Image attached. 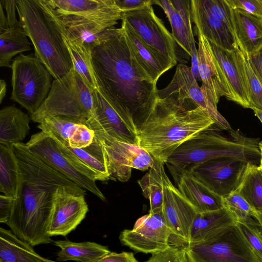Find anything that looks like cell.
Here are the masks:
<instances>
[{
    "label": "cell",
    "instance_id": "1",
    "mask_svg": "<svg viewBox=\"0 0 262 262\" xmlns=\"http://www.w3.org/2000/svg\"><path fill=\"white\" fill-rule=\"evenodd\" d=\"M98 91L122 116L132 121L155 102L158 89L133 58L123 28L112 27L91 48Z\"/></svg>",
    "mask_w": 262,
    "mask_h": 262
},
{
    "label": "cell",
    "instance_id": "2",
    "mask_svg": "<svg viewBox=\"0 0 262 262\" xmlns=\"http://www.w3.org/2000/svg\"><path fill=\"white\" fill-rule=\"evenodd\" d=\"M24 181L9 221L12 232L32 247L52 241L49 229L54 194L64 187L77 195L85 189L33 154L22 142L13 144Z\"/></svg>",
    "mask_w": 262,
    "mask_h": 262
},
{
    "label": "cell",
    "instance_id": "3",
    "mask_svg": "<svg viewBox=\"0 0 262 262\" xmlns=\"http://www.w3.org/2000/svg\"><path fill=\"white\" fill-rule=\"evenodd\" d=\"M134 121L138 145L164 164L182 143L214 125L192 101L171 96H157L152 105Z\"/></svg>",
    "mask_w": 262,
    "mask_h": 262
},
{
    "label": "cell",
    "instance_id": "4",
    "mask_svg": "<svg viewBox=\"0 0 262 262\" xmlns=\"http://www.w3.org/2000/svg\"><path fill=\"white\" fill-rule=\"evenodd\" d=\"M16 9L35 55L53 78L59 79L73 70L72 57L63 39L66 28L49 0H17Z\"/></svg>",
    "mask_w": 262,
    "mask_h": 262
},
{
    "label": "cell",
    "instance_id": "5",
    "mask_svg": "<svg viewBox=\"0 0 262 262\" xmlns=\"http://www.w3.org/2000/svg\"><path fill=\"white\" fill-rule=\"evenodd\" d=\"M259 139L248 137L231 129L227 135L210 128L185 141L167 159L165 164L176 180L184 171L211 159L229 157L258 165Z\"/></svg>",
    "mask_w": 262,
    "mask_h": 262
},
{
    "label": "cell",
    "instance_id": "6",
    "mask_svg": "<svg viewBox=\"0 0 262 262\" xmlns=\"http://www.w3.org/2000/svg\"><path fill=\"white\" fill-rule=\"evenodd\" d=\"M93 92L73 69L53 80L47 98L30 115L31 120L39 124L46 118L52 117L85 125L93 111Z\"/></svg>",
    "mask_w": 262,
    "mask_h": 262
},
{
    "label": "cell",
    "instance_id": "7",
    "mask_svg": "<svg viewBox=\"0 0 262 262\" xmlns=\"http://www.w3.org/2000/svg\"><path fill=\"white\" fill-rule=\"evenodd\" d=\"M11 99L34 114L47 98L52 76L34 53L19 54L12 61Z\"/></svg>",
    "mask_w": 262,
    "mask_h": 262
},
{
    "label": "cell",
    "instance_id": "8",
    "mask_svg": "<svg viewBox=\"0 0 262 262\" xmlns=\"http://www.w3.org/2000/svg\"><path fill=\"white\" fill-rule=\"evenodd\" d=\"M191 21L196 33L229 51L238 49L234 34L232 8L226 0H191Z\"/></svg>",
    "mask_w": 262,
    "mask_h": 262
},
{
    "label": "cell",
    "instance_id": "9",
    "mask_svg": "<svg viewBox=\"0 0 262 262\" xmlns=\"http://www.w3.org/2000/svg\"><path fill=\"white\" fill-rule=\"evenodd\" d=\"M184 249L189 262H262L236 224L209 241Z\"/></svg>",
    "mask_w": 262,
    "mask_h": 262
},
{
    "label": "cell",
    "instance_id": "10",
    "mask_svg": "<svg viewBox=\"0 0 262 262\" xmlns=\"http://www.w3.org/2000/svg\"><path fill=\"white\" fill-rule=\"evenodd\" d=\"M141 40L156 54L174 66L177 63L176 42L155 13L152 4L122 13V19Z\"/></svg>",
    "mask_w": 262,
    "mask_h": 262
},
{
    "label": "cell",
    "instance_id": "11",
    "mask_svg": "<svg viewBox=\"0 0 262 262\" xmlns=\"http://www.w3.org/2000/svg\"><path fill=\"white\" fill-rule=\"evenodd\" d=\"M95 135L102 146L112 180L126 182L131 177L132 168L145 171L154 166L155 159L138 144L121 141L105 134Z\"/></svg>",
    "mask_w": 262,
    "mask_h": 262
},
{
    "label": "cell",
    "instance_id": "12",
    "mask_svg": "<svg viewBox=\"0 0 262 262\" xmlns=\"http://www.w3.org/2000/svg\"><path fill=\"white\" fill-rule=\"evenodd\" d=\"M170 231L163 210L138 219L132 229L120 232L121 243L136 252L154 254L170 247Z\"/></svg>",
    "mask_w": 262,
    "mask_h": 262
},
{
    "label": "cell",
    "instance_id": "13",
    "mask_svg": "<svg viewBox=\"0 0 262 262\" xmlns=\"http://www.w3.org/2000/svg\"><path fill=\"white\" fill-rule=\"evenodd\" d=\"M63 24L92 23L107 28L122 20L115 0H49Z\"/></svg>",
    "mask_w": 262,
    "mask_h": 262
},
{
    "label": "cell",
    "instance_id": "14",
    "mask_svg": "<svg viewBox=\"0 0 262 262\" xmlns=\"http://www.w3.org/2000/svg\"><path fill=\"white\" fill-rule=\"evenodd\" d=\"M163 211L170 231L171 246L185 248L197 211L171 183L165 171L162 174Z\"/></svg>",
    "mask_w": 262,
    "mask_h": 262
},
{
    "label": "cell",
    "instance_id": "15",
    "mask_svg": "<svg viewBox=\"0 0 262 262\" xmlns=\"http://www.w3.org/2000/svg\"><path fill=\"white\" fill-rule=\"evenodd\" d=\"M247 163L233 158L222 157L195 165L186 170L223 198L236 189Z\"/></svg>",
    "mask_w": 262,
    "mask_h": 262
},
{
    "label": "cell",
    "instance_id": "16",
    "mask_svg": "<svg viewBox=\"0 0 262 262\" xmlns=\"http://www.w3.org/2000/svg\"><path fill=\"white\" fill-rule=\"evenodd\" d=\"M158 97L173 96L178 99H189L200 107L214 122L216 128L228 130L230 124L205 96L192 74L190 67L180 63L170 83L164 89L158 90Z\"/></svg>",
    "mask_w": 262,
    "mask_h": 262
},
{
    "label": "cell",
    "instance_id": "17",
    "mask_svg": "<svg viewBox=\"0 0 262 262\" xmlns=\"http://www.w3.org/2000/svg\"><path fill=\"white\" fill-rule=\"evenodd\" d=\"M26 144L33 154L49 166L81 188L90 191L102 201L105 200L96 182L77 171L60 151L55 141L49 135L41 131L31 136Z\"/></svg>",
    "mask_w": 262,
    "mask_h": 262
},
{
    "label": "cell",
    "instance_id": "18",
    "mask_svg": "<svg viewBox=\"0 0 262 262\" xmlns=\"http://www.w3.org/2000/svg\"><path fill=\"white\" fill-rule=\"evenodd\" d=\"M93 95V111L85 125L95 134H105L121 141L138 144L134 122L116 111L98 90L94 91Z\"/></svg>",
    "mask_w": 262,
    "mask_h": 262
},
{
    "label": "cell",
    "instance_id": "19",
    "mask_svg": "<svg viewBox=\"0 0 262 262\" xmlns=\"http://www.w3.org/2000/svg\"><path fill=\"white\" fill-rule=\"evenodd\" d=\"M84 196L64 187L56 190L48 231L51 237L66 236L80 224L89 211Z\"/></svg>",
    "mask_w": 262,
    "mask_h": 262
},
{
    "label": "cell",
    "instance_id": "20",
    "mask_svg": "<svg viewBox=\"0 0 262 262\" xmlns=\"http://www.w3.org/2000/svg\"><path fill=\"white\" fill-rule=\"evenodd\" d=\"M226 80L231 100L245 108L251 109L250 88L245 66V56L239 49L229 51L210 42Z\"/></svg>",
    "mask_w": 262,
    "mask_h": 262
},
{
    "label": "cell",
    "instance_id": "21",
    "mask_svg": "<svg viewBox=\"0 0 262 262\" xmlns=\"http://www.w3.org/2000/svg\"><path fill=\"white\" fill-rule=\"evenodd\" d=\"M201 88L207 99L215 107L220 99L225 96L231 100V95L220 66L213 54L209 40L201 33H196Z\"/></svg>",
    "mask_w": 262,
    "mask_h": 262
},
{
    "label": "cell",
    "instance_id": "22",
    "mask_svg": "<svg viewBox=\"0 0 262 262\" xmlns=\"http://www.w3.org/2000/svg\"><path fill=\"white\" fill-rule=\"evenodd\" d=\"M174 181L180 192L198 213L224 207L223 198L209 189L189 171H184Z\"/></svg>",
    "mask_w": 262,
    "mask_h": 262
},
{
    "label": "cell",
    "instance_id": "23",
    "mask_svg": "<svg viewBox=\"0 0 262 262\" xmlns=\"http://www.w3.org/2000/svg\"><path fill=\"white\" fill-rule=\"evenodd\" d=\"M234 34L245 57L262 49V18L239 9H232Z\"/></svg>",
    "mask_w": 262,
    "mask_h": 262
},
{
    "label": "cell",
    "instance_id": "24",
    "mask_svg": "<svg viewBox=\"0 0 262 262\" xmlns=\"http://www.w3.org/2000/svg\"><path fill=\"white\" fill-rule=\"evenodd\" d=\"M121 27L124 30L133 58L141 69L157 83L160 77L174 65L156 54L124 20H122Z\"/></svg>",
    "mask_w": 262,
    "mask_h": 262
},
{
    "label": "cell",
    "instance_id": "25",
    "mask_svg": "<svg viewBox=\"0 0 262 262\" xmlns=\"http://www.w3.org/2000/svg\"><path fill=\"white\" fill-rule=\"evenodd\" d=\"M236 221L224 207L214 211L197 213L191 227L188 245L212 239L225 228L235 224Z\"/></svg>",
    "mask_w": 262,
    "mask_h": 262
},
{
    "label": "cell",
    "instance_id": "26",
    "mask_svg": "<svg viewBox=\"0 0 262 262\" xmlns=\"http://www.w3.org/2000/svg\"><path fill=\"white\" fill-rule=\"evenodd\" d=\"M29 116L14 105L0 111V144H14L21 142L30 130Z\"/></svg>",
    "mask_w": 262,
    "mask_h": 262
},
{
    "label": "cell",
    "instance_id": "27",
    "mask_svg": "<svg viewBox=\"0 0 262 262\" xmlns=\"http://www.w3.org/2000/svg\"><path fill=\"white\" fill-rule=\"evenodd\" d=\"M23 181L13 145L0 144V191L16 199Z\"/></svg>",
    "mask_w": 262,
    "mask_h": 262
},
{
    "label": "cell",
    "instance_id": "28",
    "mask_svg": "<svg viewBox=\"0 0 262 262\" xmlns=\"http://www.w3.org/2000/svg\"><path fill=\"white\" fill-rule=\"evenodd\" d=\"M0 262H55L42 257L11 230L0 228Z\"/></svg>",
    "mask_w": 262,
    "mask_h": 262
},
{
    "label": "cell",
    "instance_id": "29",
    "mask_svg": "<svg viewBox=\"0 0 262 262\" xmlns=\"http://www.w3.org/2000/svg\"><path fill=\"white\" fill-rule=\"evenodd\" d=\"M60 248L57 254L58 261L96 262L110 253L107 246L95 242H73L68 240L53 241Z\"/></svg>",
    "mask_w": 262,
    "mask_h": 262
},
{
    "label": "cell",
    "instance_id": "30",
    "mask_svg": "<svg viewBox=\"0 0 262 262\" xmlns=\"http://www.w3.org/2000/svg\"><path fill=\"white\" fill-rule=\"evenodd\" d=\"M19 21L13 27L0 32V67L11 68L12 58L31 50V43Z\"/></svg>",
    "mask_w": 262,
    "mask_h": 262
},
{
    "label": "cell",
    "instance_id": "31",
    "mask_svg": "<svg viewBox=\"0 0 262 262\" xmlns=\"http://www.w3.org/2000/svg\"><path fill=\"white\" fill-rule=\"evenodd\" d=\"M164 163L155 160V164L142 178L138 180L145 198L150 203L149 212L158 213L163 210V186L162 174Z\"/></svg>",
    "mask_w": 262,
    "mask_h": 262
},
{
    "label": "cell",
    "instance_id": "32",
    "mask_svg": "<svg viewBox=\"0 0 262 262\" xmlns=\"http://www.w3.org/2000/svg\"><path fill=\"white\" fill-rule=\"evenodd\" d=\"M63 39L72 57L74 70L94 92L98 87L91 61V48L77 39Z\"/></svg>",
    "mask_w": 262,
    "mask_h": 262
},
{
    "label": "cell",
    "instance_id": "33",
    "mask_svg": "<svg viewBox=\"0 0 262 262\" xmlns=\"http://www.w3.org/2000/svg\"><path fill=\"white\" fill-rule=\"evenodd\" d=\"M234 191L254 210H262V172L258 165L247 163L240 183Z\"/></svg>",
    "mask_w": 262,
    "mask_h": 262
},
{
    "label": "cell",
    "instance_id": "34",
    "mask_svg": "<svg viewBox=\"0 0 262 262\" xmlns=\"http://www.w3.org/2000/svg\"><path fill=\"white\" fill-rule=\"evenodd\" d=\"M152 2L163 10L171 25L172 34L176 43L190 56V44L187 28L171 0H153Z\"/></svg>",
    "mask_w": 262,
    "mask_h": 262
},
{
    "label": "cell",
    "instance_id": "35",
    "mask_svg": "<svg viewBox=\"0 0 262 262\" xmlns=\"http://www.w3.org/2000/svg\"><path fill=\"white\" fill-rule=\"evenodd\" d=\"M236 225L253 252L262 261V227L254 217L236 221Z\"/></svg>",
    "mask_w": 262,
    "mask_h": 262
},
{
    "label": "cell",
    "instance_id": "36",
    "mask_svg": "<svg viewBox=\"0 0 262 262\" xmlns=\"http://www.w3.org/2000/svg\"><path fill=\"white\" fill-rule=\"evenodd\" d=\"M223 202L224 207L231 213L236 221L255 218L256 210L235 191L223 197Z\"/></svg>",
    "mask_w": 262,
    "mask_h": 262
},
{
    "label": "cell",
    "instance_id": "37",
    "mask_svg": "<svg viewBox=\"0 0 262 262\" xmlns=\"http://www.w3.org/2000/svg\"><path fill=\"white\" fill-rule=\"evenodd\" d=\"M171 2L184 20L188 31L190 40L191 59L193 61H196L198 60V52L196 48L195 39L191 25V1L171 0Z\"/></svg>",
    "mask_w": 262,
    "mask_h": 262
},
{
    "label": "cell",
    "instance_id": "38",
    "mask_svg": "<svg viewBox=\"0 0 262 262\" xmlns=\"http://www.w3.org/2000/svg\"><path fill=\"white\" fill-rule=\"evenodd\" d=\"M244 66L250 91L251 109L256 108L262 110V83L255 75L245 57L244 58Z\"/></svg>",
    "mask_w": 262,
    "mask_h": 262
},
{
    "label": "cell",
    "instance_id": "39",
    "mask_svg": "<svg viewBox=\"0 0 262 262\" xmlns=\"http://www.w3.org/2000/svg\"><path fill=\"white\" fill-rule=\"evenodd\" d=\"M144 262H189L185 250L182 248L170 246L163 252L151 254Z\"/></svg>",
    "mask_w": 262,
    "mask_h": 262
},
{
    "label": "cell",
    "instance_id": "40",
    "mask_svg": "<svg viewBox=\"0 0 262 262\" xmlns=\"http://www.w3.org/2000/svg\"><path fill=\"white\" fill-rule=\"evenodd\" d=\"M95 139L94 130L85 124L80 123L74 136L68 143L72 148H84L89 146Z\"/></svg>",
    "mask_w": 262,
    "mask_h": 262
},
{
    "label": "cell",
    "instance_id": "41",
    "mask_svg": "<svg viewBox=\"0 0 262 262\" xmlns=\"http://www.w3.org/2000/svg\"><path fill=\"white\" fill-rule=\"evenodd\" d=\"M232 9H239L262 18V0H226Z\"/></svg>",
    "mask_w": 262,
    "mask_h": 262
},
{
    "label": "cell",
    "instance_id": "42",
    "mask_svg": "<svg viewBox=\"0 0 262 262\" xmlns=\"http://www.w3.org/2000/svg\"><path fill=\"white\" fill-rule=\"evenodd\" d=\"M16 199L4 194L0 195V222L5 223L9 221Z\"/></svg>",
    "mask_w": 262,
    "mask_h": 262
},
{
    "label": "cell",
    "instance_id": "43",
    "mask_svg": "<svg viewBox=\"0 0 262 262\" xmlns=\"http://www.w3.org/2000/svg\"><path fill=\"white\" fill-rule=\"evenodd\" d=\"M96 262H139L131 252H111Z\"/></svg>",
    "mask_w": 262,
    "mask_h": 262
},
{
    "label": "cell",
    "instance_id": "44",
    "mask_svg": "<svg viewBox=\"0 0 262 262\" xmlns=\"http://www.w3.org/2000/svg\"><path fill=\"white\" fill-rule=\"evenodd\" d=\"M17 0H1L0 3L2 4L6 13L8 26L9 28L14 27L19 20L16 17V5Z\"/></svg>",
    "mask_w": 262,
    "mask_h": 262
},
{
    "label": "cell",
    "instance_id": "45",
    "mask_svg": "<svg viewBox=\"0 0 262 262\" xmlns=\"http://www.w3.org/2000/svg\"><path fill=\"white\" fill-rule=\"evenodd\" d=\"M118 7L123 12L140 9L149 4L151 0H115Z\"/></svg>",
    "mask_w": 262,
    "mask_h": 262
},
{
    "label": "cell",
    "instance_id": "46",
    "mask_svg": "<svg viewBox=\"0 0 262 262\" xmlns=\"http://www.w3.org/2000/svg\"><path fill=\"white\" fill-rule=\"evenodd\" d=\"M245 57L262 83V49L257 53Z\"/></svg>",
    "mask_w": 262,
    "mask_h": 262
},
{
    "label": "cell",
    "instance_id": "47",
    "mask_svg": "<svg viewBox=\"0 0 262 262\" xmlns=\"http://www.w3.org/2000/svg\"><path fill=\"white\" fill-rule=\"evenodd\" d=\"M8 28L7 18L4 13V9L2 4L0 3V32L7 29Z\"/></svg>",
    "mask_w": 262,
    "mask_h": 262
},
{
    "label": "cell",
    "instance_id": "48",
    "mask_svg": "<svg viewBox=\"0 0 262 262\" xmlns=\"http://www.w3.org/2000/svg\"><path fill=\"white\" fill-rule=\"evenodd\" d=\"M7 92V85L5 81L0 80V103H2L4 99Z\"/></svg>",
    "mask_w": 262,
    "mask_h": 262
},
{
    "label": "cell",
    "instance_id": "49",
    "mask_svg": "<svg viewBox=\"0 0 262 262\" xmlns=\"http://www.w3.org/2000/svg\"><path fill=\"white\" fill-rule=\"evenodd\" d=\"M255 219L258 222L262 227V210L256 211Z\"/></svg>",
    "mask_w": 262,
    "mask_h": 262
},
{
    "label": "cell",
    "instance_id": "50",
    "mask_svg": "<svg viewBox=\"0 0 262 262\" xmlns=\"http://www.w3.org/2000/svg\"><path fill=\"white\" fill-rule=\"evenodd\" d=\"M252 110L253 111L255 115L259 119L262 123V110L256 108H253Z\"/></svg>",
    "mask_w": 262,
    "mask_h": 262
},
{
    "label": "cell",
    "instance_id": "51",
    "mask_svg": "<svg viewBox=\"0 0 262 262\" xmlns=\"http://www.w3.org/2000/svg\"><path fill=\"white\" fill-rule=\"evenodd\" d=\"M259 147L260 152L259 163L258 165V169L262 172V141L259 143Z\"/></svg>",
    "mask_w": 262,
    "mask_h": 262
}]
</instances>
